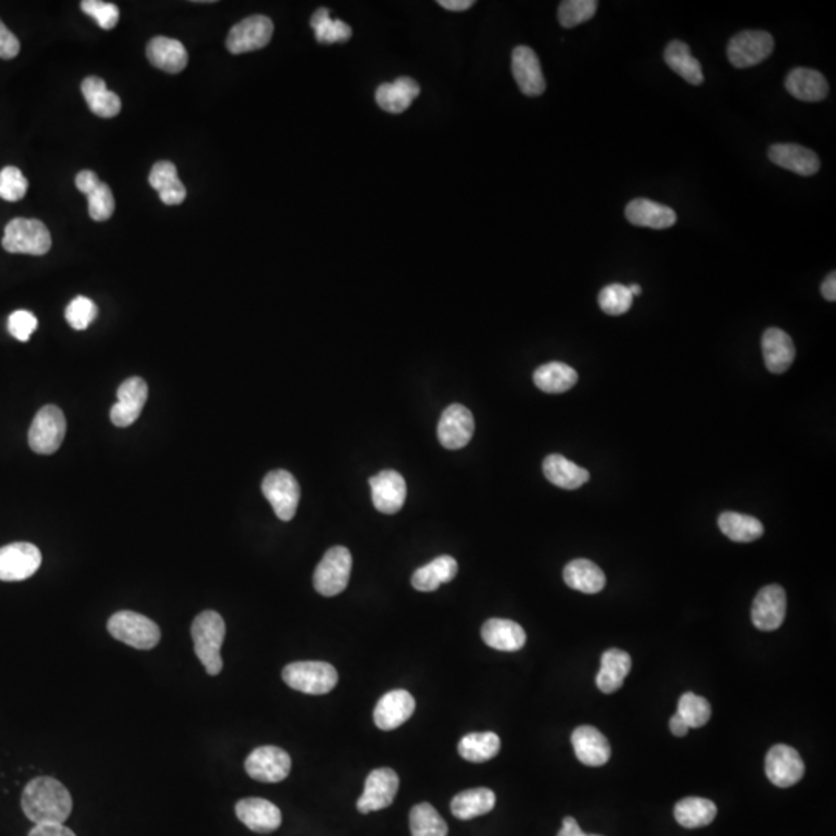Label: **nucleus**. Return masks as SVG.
I'll return each mask as SVG.
<instances>
[{
    "instance_id": "1",
    "label": "nucleus",
    "mask_w": 836,
    "mask_h": 836,
    "mask_svg": "<svg viewBox=\"0 0 836 836\" xmlns=\"http://www.w3.org/2000/svg\"><path fill=\"white\" fill-rule=\"evenodd\" d=\"M22 810L35 826L64 824L72 813L69 790L58 779L41 776L28 782L22 793Z\"/></svg>"
},
{
    "instance_id": "4",
    "label": "nucleus",
    "mask_w": 836,
    "mask_h": 836,
    "mask_svg": "<svg viewBox=\"0 0 836 836\" xmlns=\"http://www.w3.org/2000/svg\"><path fill=\"white\" fill-rule=\"evenodd\" d=\"M2 247L8 253L44 256L52 248V234L41 220L18 217L5 227Z\"/></svg>"
},
{
    "instance_id": "23",
    "label": "nucleus",
    "mask_w": 836,
    "mask_h": 836,
    "mask_svg": "<svg viewBox=\"0 0 836 836\" xmlns=\"http://www.w3.org/2000/svg\"><path fill=\"white\" fill-rule=\"evenodd\" d=\"M762 353L765 366L771 374H784L789 371L796 357L795 344L789 333L776 327L765 330L762 336Z\"/></svg>"
},
{
    "instance_id": "27",
    "label": "nucleus",
    "mask_w": 836,
    "mask_h": 836,
    "mask_svg": "<svg viewBox=\"0 0 836 836\" xmlns=\"http://www.w3.org/2000/svg\"><path fill=\"white\" fill-rule=\"evenodd\" d=\"M146 53L152 66L163 72L180 73L188 66V52L177 39L157 36L149 42Z\"/></svg>"
},
{
    "instance_id": "24",
    "label": "nucleus",
    "mask_w": 836,
    "mask_h": 836,
    "mask_svg": "<svg viewBox=\"0 0 836 836\" xmlns=\"http://www.w3.org/2000/svg\"><path fill=\"white\" fill-rule=\"evenodd\" d=\"M768 158L779 168L804 175V177L815 175L821 168L818 155L810 149L802 148L799 144H773L768 149Z\"/></svg>"
},
{
    "instance_id": "11",
    "label": "nucleus",
    "mask_w": 836,
    "mask_h": 836,
    "mask_svg": "<svg viewBox=\"0 0 836 836\" xmlns=\"http://www.w3.org/2000/svg\"><path fill=\"white\" fill-rule=\"evenodd\" d=\"M245 770L254 781L275 782L284 781L292 771V759L282 748L265 745L256 748L245 761Z\"/></svg>"
},
{
    "instance_id": "13",
    "label": "nucleus",
    "mask_w": 836,
    "mask_h": 836,
    "mask_svg": "<svg viewBox=\"0 0 836 836\" xmlns=\"http://www.w3.org/2000/svg\"><path fill=\"white\" fill-rule=\"evenodd\" d=\"M804 773L806 765L795 748L779 744L768 751L765 758V775L771 784L787 789L798 784Z\"/></svg>"
},
{
    "instance_id": "45",
    "label": "nucleus",
    "mask_w": 836,
    "mask_h": 836,
    "mask_svg": "<svg viewBox=\"0 0 836 836\" xmlns=\"http://www.w3.org/2000/svg\"><path fill=\"white\" fill-rule=\"evenodd\" d=\"M677 714L685 720L689 728H702L710 722L711 705L708 700L694 693H686L680 697Z\"/></svg>"
},
{
    "instance_id": "55",
    "label": "nucleus",
    "mask_w": 836,
    "mask_h": 836,
    "mask_svg": "<svg viewBox=\"0 0 836 836\" xmlns=\"http://www.w3.org/2000/svg\"><path fill=\"white\" fill-rule=\"evenodd\" d=\"M821 293H823V296H824V298L827 299V301H830V302H835L836 301V273H835V271H833V273H830V275L827 276L826 281H824L823 285H821Z\"/></svg>"
},
{
    "instance_id": "36",
    "label": "nucleus",
    "mask_w": 836,
    "mask_h": 836,
    "mask_svg": "<svg viewBox=\"0 0 836 836\" xmlns=\"http://www.w3.org/2000/svg\"><path fill=\"white\" fill-rule=\"evenodd\" d=\"M149 183L158 192L165 205L174 206L185 202L186 188L180 182L174 163L158 162L149 174Z\"/></svg>"
},
{
    "instance_id": "32",
    "label": "nucleus",
    "mask_w": 836,
    "mask_h": 836,
    "mask_svg": "<svg viewBox=\"0 0 836 836\" xmlns=\"http://www.w3.org/2000/svg\"><path fill=\"white\" fill-rule=\"evenodd\" d=\"M632 658L621 649H609L601 657V668L597 675V686L601 693L614 694L623 686L624 679L631 672Z\"/></svg>"
},
{
    "instance_id": "10",
    "label": "nucleus",
    "mask_w": 836,
    "mask_h": 836,
    "mask_svg": "<svg viewBox=\"0 0 836 836\" xmlns=\"http://www.w3.org/2000/svg\"><path fill=\"white\" fill-rule=\"evenodd\" d=\"M42 555L30 542H14L0 549V581H24L41 567Z\"/></svg>"
},
{
    "instance_id": "6",
    "label": "nucleus",
    "mask_w": 836,
    "mask_h": 836,
    "mask_svg": "<svg viewBox=\"0 0 836 836\" xmlns=\"http://www.w3.org/2000/svg\"><path fill=\"white\" fill-rule=\"evenodd\" d=\"M352 572V555L346 547H332L316 567L313 584L324 597H335L346 590Z\"/></svg>"
},
{
    "instance_id": "16",
    "label": "nucleus",
    "mask_w": 836,
    "mask_h": 836,
    "mask_svg": "<svg viewBox=\"0 0 836 836\" xmlns=\"http://www.w3.org/2000/svg\"><path fill=\"white\" fill-rule=\"evenodd\" d=\"M117 405L110 409V420L118 428H127L137 422L148 400V384L143 378L132 377L118 388Z\"/></svg>"
},
{
    "instance_id": "12",
    "label": "nucleus",
    "mask_w": 836,
    "mask_h": 836,
    "mask_svg": "<svg viewBox=\"0 0 836 836\" xmlns=\"http://www.w3.org/2000/svg\"><path fill=\"white\" fill-rule=\"evenodd\" d=\"M275 25L267 16H250L234 25L228 33L227 48L233 55L256 52L267 47Z\"/></svg>"
},
{
    "instance_id": "28",
    "label": "nucleus",
    "mask_w": 836,
    "mask_h": 836,
    "mask_svg": "<svg viewBox=\"0 0 836 836\" xmlns=\"http://www.w3.org/2000/svg\"><path fill=\"white\" fill-rule=\"evenodd\" d=\"M785 89L790 95L795 96L796 100L818 103L829 93V84L823 73L798 67L785 78Z\"/></svg>"
},
{
    "instance_id": "54",
    "label": "nucleus",
    "mask_w": 836,
    "mask_h": 836,
    "mask_svg": "<svg viewBox=\"0 0 836 836\" xmlns=\"http://www.w3.org/2000/svg\"><path fill=\"white\" fill-rule=\"evenodd\" d=\"M558 836H587V833L583 832L580 824L576 823L575 818H572V816H566L564 821H562V827L561 830H559Z\"/></svg>"
},
{
    "instance_id": "58",
    "label": "nucleus",
    "mask_w": 836,
    "mask_h": 836,
    "mask_svg": "<svg viewBox=\"0 0 836 836\" xmlns=\"http://www.w3.org/2000/svg\"><path fill=\"white\" fill-rule=\"evenodd\" d=\"M629 292L632 293V296L641 295V287L638 284L629 285Z\"/></svg>"
},
{
    "instance_id": "9",
    "label": "nucleus",
    "mask_w": 836,
    "mask_h": 836,
    "mask_svg": "<svg viewBox=\"0 0 836 836\" xmlns=\"http://www.w3.org/2000/svg\"><path fill=\"white\" fill-rule=\"evenodd\" d=\"M775 39L762 30L741 31L728 42V61L736 69H750L758 66L773 53Z\"/></svg>"
},
{
    "instance_id": "15",
    "label": "nucleus",
    "mask_w": 836,
    "mask_h": 836,
    "mask_svg": "<svg viewBox=\"0 0 836 836\" xmlns=\"http://www.w3.org/2000/svg\"><path fill=\"white\" fill-rule=\"evenodd\" d=\"M787 595L781 586L771 584L759 590L751 607V621L759 631L773 632L784 623Z\"/></svg>"
},
{
    "instance_id": "56",
    "label": "nucleus",
    "mask_w": 836,
    "mask_h": 836,
    "mask_svg": "<svg viewBox=\"0 0 836 836\" xmlns=\"http://www.w3.org/2000/svg\"><path fill=\"white\" fill-rule=\"evenodd\" d=\"M440 7L449 11H466L473 7V0H440Z\"/></svg>"
},
{
    "instance_id": "59",
    "label": "nucleus",
    "mask_w": 836,
    "mask_h": 836,
    "mask_svg": "<svg viewBox=\"0 0 836 836\" xmlns=\"http://www.w3.org/2000/svg\"><path fill=\"white\" fill-rule=\"evenodd\" d=\"M587 836H601V835H587Z\"/></svg>"
},
{
    "instance_id": "14",
    "label": "nucleus",
    "mask_w": 836,
    "mask_h": 836,
    "mask_svg": "<svg viewBox=\"0 0 836 836\" xmlns=\"http://www.w3.org/2000/svg\"><path fill=\"white\" fill-rule=\"evenodd\" d=\"M400 779L392 768H377L367 776L361 798L358 799V812L372 813L388 809L397 796Z\"/></svg>"
},
{
    "instance_id": "43",
    "label": "nucleus",
    "mask_w": 836,
    "mask_h": 836,
    "mask_svg": "<svg viewBox=\"0 0 836 836\" xmlns=\"http://www.w3.org/2000/svg\"><path fill=\"white\" fill-rule=\"evenodd\" d=\"M412 836H448V824L428 802L417 804L409 815Z\"/></svg>"
},
{
    "instance_id": "44",
    "label": "nucleus",
    "mask_w": 836,
    "mask_h": 836,
    "mask_svg": "<svg viewBox=\"0 0 836 836\" xmlns=\"http://www.w3.org/2000/svg\"><path fill=\"white\" fill-rule=\"evenodd\" d=\"M310 25L315 30L316 41L321 44L347 42L352 38V28L346 22L330 18L327 8H319L313 13Z\"/></svg>"
},
{
    "instance_id": "34",
    "label": "nucleus",
    "mask_w": 836,
    "mask_h": 836,
    "mask_svg": "<svg viewBox=\"0 0 836 836\" xmlns=\"http://www.w3.org/2000/svg\"><path fill=\"white\" fill-rule=\"evenodd\" d=\"M84 100L96 117L114 118L121 112V100L117 93L110 92L106 83L98 76H89L81 84Z\"/></svg>"
},
{
    "instance_id": "30",
    "label": "nucleus",
    "mask_w": 836,
    "mask_h": 836,
    "mask_svg": "<svg viewBox=\"0 0 836 836\" xmlns=\"http://www.w3.org/2000/svg\"><path fill=\"white\" fill-rule=\"evenodd\" d=\"M420 95V86L412 78H398L394 83L381 84L375 92L378 106L389 114H401L411 107Z\"/></svg>"
},
{
    "instance_id": "37",
    "label": "nucleus",
    "mask_w": 836,
    "mask_h": 836,
    "mask_svg": "<svg viewBox=\"0 0 836 836\" xmlns=\"http://www.w3.org/2000/svg\"><path fill=\"white\" fill-rule=\"evenodd\" d=\"M533 381H535L536 388L541 389L542 392L562 394V392L570 391L578 383V372L567 364L555 361V363L539 366L533 375Z\"/></svg>"
},
{
    "instance_id": "18",
    "label": "nucleus",
    "mask_w": 836,
    "mask_h": 836,
    "mask_svg": "<svg viewBox=\"0 0 836 836\" xmlns=\"http://www.w3.org/2000/svg\"><path fill=\"white\" fill-rule=\"evenodd\" d=\"M511 72L524 95L539 96L545 92L547 83L542 73L541 62L532 48L525 45L514 48Z\"/></svg>"
},
{
    "instance_id": "3",
    "label": "nucleus",
    "mask_w": 836,
    "mask_h": 836,
    "mask_svg": "<svg viewBox=\"0 0 836 836\" xmlns=\"http://www.w3.org/2000/svg\"><path fill=\"white\" fill-rule=\"evenodd\" d=\"M107 629L115 640L131 648L141 649V651L155 648L162 638L160 627L151 618L132 612V610H121L112 615L107 623Z\"/></svg>"
},
{
    "instance_id": "48",
    "label": "nucleus",
    "mask_w": 836,
    "mask_h": 836,
    "mask_svg": "<svg viewBox=\"0 0 836 836\" xmlns=\"http://www.w3.org/2000/svg\"><path fill=\"white\" fill-rule=\"evenodd\" d=\"M28 191V180L22 174L21 169L14 166L0 171V199L7 202H19L24 199Z\"/></svg>"
},
{
    "instance_id": "25",
    "label": "nucleus",
    "mask_w": 836,
    "mask_h": 836,
    "mask_svg": "<svg viewBox=\"0 0 836 836\" xmlns=\"http://www.w3.org/2000/svg\"><path fill=\"white\" fill-rule=\"evenodd\" d=\"M572 745L578 761L587 767H601L610 759L609 741L597 728H576L572 734Z\"/></svg>"
},
{
    "instance_id": "47",
    "label": "nucleus",
    "mask_w": 836,
    "mask_h": 836,
    "mask_svg": "<svg viewBox=\"0 0 836 836\" xmlns=\"http://www.w3.org/2000/svg\"><path fill=\"white\" fill-rule=\"evenodd\" d=\"M598 10L595 0H566L559 5V24L564 28L578 27L590 21Z\"/></svg>"
},
{
    "instance_id": "26",
    "label": "nucleus",
    "mask_w": 836,
    "mask_h": 836,
    "mask_svg": "<svg viewBox=\"0 0 836 836\" xmlns=\"http://www.w3.org/2000/svg\"><path fill=\"white\" fill-rule=\"evenodd\" d=\"M626 219L635 227L666 230L677 222L674 209L648 199H635L626 206Z\"/></svg>"
},
{
    "instance_id": "8",
    "label": "nucleus",
    "mask_w": 836,
    "mask_h": 836,
    "mask_svg": "<svg viewBox=\"0 0 836 836\" xmlns=\"http://www.w3.org/2000/svg\"><path fill=\"white\" fill-rule=\"evenodd\" d=\"M262 493L281 521L288 522L295 518L301 488L292 473L285 470L271 471L262 482Z\"/></svg>"
},
{
    "instance_id": "57",
    "label": "nucleus",
    "mask_w": 836,
    "mask_h": 836,
    "mask_svg": "<svg viewBox=\"0 0 836 836\" xmlns=\"http://www.w3.org/2000/svg\"><path fill=\"white\" fill-rule=\"evenodd\" d=\"M669 728H671V733L677 737H683L688 734L689 727L686 725L685 720L679 716V714L675 713L674 716L671 717V722H669Z\"/></svg>"
},
{
    "instance_id": "52",
    "label": "nucleus",
    "mask_w": 836,
    "mask_h": 836,
    "mask_svg": "<svg viewBox=\"0 0 836 836\" xmlns=\"http://www.w3.org/2000/svg\"><path fill=\"white\" fill-rule=\"evenodd\" d=\"M21 52V42L0 19V59H13Z\"/></svg>"
},
{
    "instance_id": "29",
    "label": "nucleus",
    "mask_w": 836,
    "mask_h": 836,
    "mask_svg": "<svg viewBox=\"0 0 836 836\" xmlns=\"http://www.w3.org/2000/svg\"><path fill=\"white\" fill-rule=\"evenodd\" d=\"M482 638L496 651L516 652L524 648L527 635L522 626L504 618H491L482 627Z\"/></svg>"
},
{
    "instance_id": "22",
    "label": "nucleus",
    "mask_w": 836,
    "mask_h": 836,
    "mask_svg": "<svg viewBox=\"0 0 836 836\" xmlns=\"http://www.w3.org/2000/svg\"><path fill=\"white\" fill-rule=\"evenodd\" d=\"M76 188L89 200V214L95 222L109 220L115 211V199L109 185L101 182L93 171H81L76 175Z\"/></svg>"
},
{
    "instance_id": "33",
    "label": "nucleus",
    "mask_w": 836,
    "mask_h": 836,
    "mask_svg": "<svg viewBox=\"0 0 836 836\" xmlns=\"http://www.w3.org/2000/svg\"><path fill=\"white\" fill-rule=\"evenodd\" d=\"M457 570H459V566H457V561L453 556H439L426 566L415 570L414 575H412V586L418 592H434L442 584L453 581L456 578Z\"/></svg>"
},
{
    "instance_id": "51",
    "label": "nucleus",
    "mask_w": 836,
    "mask_h": 836,
    "mask_svg": "<svg viewBox=\"0 0 836 836\" xmlns=\"http://www.w3.org/2000/svg\"><path fill=\"white\" fill-rule=\"evenodd\" d=\"M36 329H38V319L27 310H18V312L11 313L8 318V332L22 343L30 340V336L35 333Z\"/></svg>"
},
{
    "instance_id": "17",
    "label": "nucleus",
    "mask_w": 836,
    "mask_h": 836,
    "mask_svg": "<svg viewBox=\"0 0 836 836\" xmlns=\"http://www.w3.org/2000/svg\"><path fill=\"white\" fill-rule=\"evenodd\" d=\"M474 417L470 409L459 403L449 406L440 417L437 436L446 449H460L473 439Z\"/></svg>"
},
{
    "instance_id": "46",
    "label": "nucleus",
    "mask_w": 836,
    "mask_h": 836,
    "mask_svg": "<svg viewBox=\"0 0 836 836\" xmlns=\"http://www.w3.org/2000/svg\"><path fill=\"white\" fill-rule=\"evenodd\" d=\"M598 304L601 310L610 316H620L631 310L634 304V296L629 292V287L623 284H610L604 287L598 296Z\"/></svg>"
},
{
    "instance_id": "35",
    "label": "nucleus",
    "mask_w": 836,
    "mask_h": 836,
    "mask_svg": "<svg viewBox=\"0 0 836 836\" xmlns=\"http://www.w3.org/2000/svg\"><path fill=\"white\" fill-rule=\"evenodd\" d=\"M564 581L570 589L592 595L604 589L606 575L595 562L589 559H575L564 569Z\"/></svg>"
},
{
    "instance_id": "49",
    "label": "nucleus",
    "mask_w": 836,
    "mask_h": 836,
    "mask_svg": "<svg viewBox=\"0 0 836 836\" xmlns=\"http://www.w3.org/2000/svg\"><path fill=\"white\" fill-rule=\"evenodd\" d=\"M96 315H98V309H96L95 302L86 296H78L67 305V323L75 330H86L95 321Z\"/></svg>"
},
{
    "instance_id": "42",
    "label": "nucleus",
    "mask_w": 836,
    "mask_h": 836,
    "mask_svg": "<svg viewBox=\"0 0 836 836\" xmlns=\"http://www.w3.org/2000/svg\"><path fill=\"white\" fill-rule=\"evenodd\" d=\"M501 750V739L496 733H471L460 739L459 754L465 761L482 764L496 758Z\"/></svg>"
},
{
    "instance_id": "31",
    "label": "nucleus",
    "mask_w": 836,
    "mask_h": 836,
    "mask_svg": "<svg viewBox=\"0 0 836 836\" xmlns=\"http://www.w3.org/2000/svg\"><path fill=\"white\" fill-rule=\"evenodd\" d=\"M542 470L549 482L562 490H578L590 479L589 471L584 470L583 466L570 462L561 454H550L549 457H545Z\"/></svg>"
},
{
    "instance_id": "53",
    "label": "nucleus",
    "mask_w": 836,
    "mask_h": 836,
    "mask_svg": "<svg viewBox=\"0 0 836 836\" xmlns=\"http://www.w3.org/2000/svg\"><path fill=\"white\" fill-rule=\"evenodd\" d=\"M28 836H76L64 824H39L33 827Z\"/></svg>"
},
{
    "instance_id": "40",
    "label": "nucleus",
    "mask_w": 836,
    "mask_h": 836,
    "mask_svg": "<svg viewBox=\"0 0 836 836\" xmlns=\"http://www.w3.org/2000/svg\"><path fill=\"white\" fill-rule=\"evenodd\" d=\"M717 524L720 532L734 542H753L764 535L762 522L748 514L725 511L720 514Z\"/></svg>"
},
{
    "instance_id": "19",
    "label": "nucleus",
    "mask_w": 836,
    "mask_h": 836,
    "mask_svg": "<svg viewBox=\"0 0 836 836\" xmlns=\"http://www.w3.org/2000/svg\"><path fill=\"white\" fill-rule=\"evenodd\" d=\"M372 488V501L380 513L395 514L403 508L406 501V482L398 471L386 470L369 480Z\"/></svg>"
},
{
    "instance_id": "20",
    "label": "nucleus",
    "mask_w": 836,
    "mask_h": 836,
    "mask_svg": "<svg viewBox=\"0 0 836 836\" xmlns=\"http://www.w3.org/2000/svg\"><path fill=\"white\" fill-rule=\"evenodd\" d=\"M415 700L405 689H395L384 694L375 706L374 720L380 730L391 731L411 719Z\"/></svg>"
},
{
    "instance_id": "41",
    "label": "nucleus",
    "mask_w": 836,
    "mask_h": 836,
    "mask_svg": "<svg viewBox=\"0 0 836 836\" xmlns=\"http://www.w3.org/2000/svg\"><path fill=\"white\" fill-rule=\"evenodd\" d=\"M717 807L713 801L705 798H685L677 802L674 816L677 823L685 829H699L713 823Z\"/></svg>"
},
{
    "instance_id": "7",
    "label": "nucleus",
    "mask_w": 836,
    "mask_h": 836,
    "mask_svg": "<svg viewBox=\"0 0 836 836\" xmlns=\"http://www.w3.org/2000/svg\"><path fill=\"white\" fill-rule=\"evenodd\" d=\"M67 422L61 409L56 406H44L36 414L28 431V445L36 454H53L66 437Z\"/></svg>"
},
{
    "instance_id": "38",
    "label": "nucleus",
    "mask_w": 836,
    "mask_h": 836,
    "mask_svg": "<svg viewBox=\"0 0 836 836\" xmlns=\"http://www.w3.org/2000/svg\"><path fill=\"white\" fill-rule=\"evenodd\" d=\"M665 62L669 69L682 76L686 83L693 84V86H700L703 83L702 66L694 58L691 48L685 42H669L665 50Z\"/></svg>"
},
{
    "instance_id": "2",
    "label": "nucleus",
    "mask_w": 836,
    "mask_h": 836,
    "mask_svg": "<svg viewBox=\"0 0 836 836\" xmlns=\"http://www.w3.org/2000/svg\"><path fill=\"white\" fill-rule=\"evenodd\" d=\"M225 634H227L225 621L214 610H205L197 615L192 623L191 635L194 640V649L209 675H219L222 672L220 648L225 640Z\"/></svg>"
},
{
    "instance_id": "50",
    "label": "nucleus",
    "mask_w": 836,
    "mask_h": 836,
    "mask_svg": "<svg viewBox=\"0 0 836 836\" xmlns=\"http://www.w3.org/2000/svg\"><path fill=\"white\" fill-rule=\"evenodd\" d=\"M81 10L90 16L103 30H112L120 21V10L117 5L101 0H83Z\"/></svg>"
},
{
    "instance_id": "39",
    "label": "nucleus",
    "mask_w": 836,
    "mask_h": 836,
    "mask_svg": "<svg viewBox=\"0 0 836 836\" xmlns=\"http://www.w3.org/2000/svg\"><path fill=\"white\" fill-rule=\"evenodd\" d=\"M496 806V795L490 789H471L454 796L451 812L462 821L487 815Z\"/></svg>"
},
{
    "instance_id": "21",
    "label": "nucleus",
    "mask_w": 836,
    "mask_h": 836,
    "mask_svg": "<svg viewBox=\"0 0 836 836\" xmlns=\"http://www.w3.org/2000/svg\"><path fill=\"white\" fill-rule=\"evenodd\" d=\"M236 815L240 823L256 833L275 832L282 823L281 810L267 799H242L236 804Z\"/></svg>"
},
{
    "instance_id": "5",
    "label": "nucleus",
    "mask_w": 836,
    "mask_h": 836,
    "mask_svg": "<svg viewBox=\"0 0 836 836\" xmlns=\"http://www.w3.org/2000/svg\"><path fill=\"white\" fill-rule=\"evenodd\" d=\"M282 680L299 693L323 696L335 688L338 672L329 663L296 662L285 666Z\"/></svg>"
}]
</instances>
